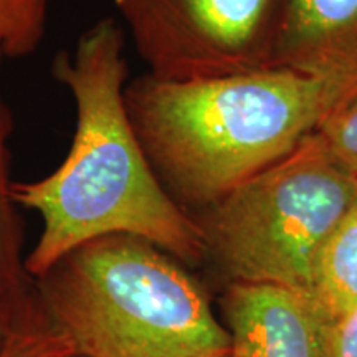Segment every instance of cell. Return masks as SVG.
Masks as SVG:
<instances>
[{"mask_svg":"<svg viewBox=\"0 0 357 357\" xmlns=\"http://www.w3.org/2000/svg\"><path fill=\"white\" fill-rule=\"evenodd\" d=\"M356 197L357 176L314 132L194 217L207 258L230 283L276 284L311 298L321 248Z\"/></svg>","mask_w":357,"mask_h":357,"instance_id":"obj_4","label":"cell"},{"mask_svg":"<svg viewBox=\"0 0 357 357\" xmlns=\"http://www.w3.org/2000/svg\"><path fill=\"white\" fill-rule=\"evenodd\" d=\"M38 300V298H37ZM75 347L43 311L40 301L20 321L0 357H75Z\"/></svg>","mask_w":357,"mask_h":357,"instance_id":"obj_11","label":"cell"},{"mask_svg":"<svg viewBox=\"0 0 357 357\" xmlns=\"http://www.w3.org/2000/svg\"><path fill=\"white\" fill-rule=\"evenodd\" d=\"M3 58L0 56V68ZM15 116L8 105L0 79V291H22L33 287L26 273L24 227L19 205L13 199L12 136Z\"/></svg>","mask_w":357,"mask_h":357,"instance_id":"obj_9","label":"cell"},{"mask_svg":"<svg viewBox=\"0 0 357 357\" xmlns=\"http://www.w3.org/2000/svg\"><path fill=\"white\" fill-rule=\"evenodd\" d=\"M78 357H230L229 329L184 263L131 235L88 242L33 280Z\"/></svg>","mask_w":357,"mask_h":357,"instance_id":"obj_3","label":"cell"},{"mask_svg":"<svg viewBox=\"0 0 357 357\" xmlns=\"http://www.w3.org/2000/svg\"><path fill=\"white\" fill-rule=\"evenodd\" d=\"M75 357H78V356H75Z\"/></svg>","mask_w":357,"mask_h":357,"instance_id":"obj_15","label":"cell"},{"mask_svg":"<svg viewBox=\"0 0 357 357\" xmlns=\"http://www.w3.org/2000/svg\"><path fill=\"white\" fill-rule=\"evenodd\" d=\"M273 68L336 82L357 95V0H284Z\"/></svg>","mask_w":357,"mask_h":357,"instance_id":"obj_7","label":"cell"},{"mask_svg":"<svg viewBox=\"0 0 357 357\" xmlns=\"http://www.w3.org/2000/svg\"><path fill=\"white\" fill-rule=\"evenodd\" d=\"M50 0H0V56L35 53L47 32Z\"/></svg>","mask_w":357,"mask_h":357,"instance_id":"obj_10","label":"cell"},{"mask_svg":"<svg viewBox=\"0 0 357 357\" xmlns=\"http://www.w3.org/2000/svg\"><path fill=\"white\" fill-rule=\"evenodd\" d=\"M329 357H357V305L328 323Z\"/></svg>","mask_w":357,"mask_h":357,"instance_id":"obj_14","label":"cell"},{"mask_svg":"<svg viewBox=\"0 0 357 357\" xmlns=\"http://www.w3.org/2000/svg\"><path fill=\"white\" fill-rule=\"evenodd\" d=\"M124 96L155 176L192 215L283 159L357 98L287 68L185 82L146 73Z\"/></svg>","mask_w":357,"mask_h":357,"instance_id":"obj_2","label":"cell"},{"mask_svg":"<svg viewBox=\"0 0 357 357\" xmlns=\"http://www.w3.org/2000/svg\"><path fill=\"white\" fill-rule=\"evenodd\" d=\"M136 52L160 79L273 68L284 0H114Z\"/></svg>","mask_w":357,"mask_h":357,"instance_id":"obj_5","label":"cell"},{"mask_svg":"<svg viewBox=\"0 0 357 357\" xmlns=\"http://www.w3.org/2000/svg\"><path fill=\"white\" fill-rule=\"evenodd\" d=\"M35 288L22 291H0V356L6 351L20 321L37 305Z\"/></svg>","mask_w":357,"mask_h":357,"instance_id":"obj_13","label":"cell"},{"mask_svg":"<svg viewBox=\"0 0 357 357\" xmlns=\"http://www.w3.org/2000/svg\"><path fill=\"white\" fill-rule=\"evenodd\" d=\"M318 132L333 154L357 176V98L336 111Z\"/></svg>","mask_w":357,"mask_h":357,"instance_id":"obj_12","label":"cell"},{"mask_svg":"<svg viewBox=\"0 0 357 357\" xmlns=\"http://www.w3.org/2000/svg\"><path fill=\"white\" fill-rule=\"evenodd\" d=\"M311 298L328 323L357 305V197L321 248Z\"/></svg>","mask_w":357,"mask_h":357,"instance_id":"obj_8","label":"cell"},{"mask_svg":"<svg viewBox=\"0 0 357 357\" xmlns=\"http://www.w3.org/2000/svg\"><path fill=\"white\" fill-rule=\"evenodd\" d=\"M124 45L123 26L102 17L53 60V78L73 100L75 131L55 171L13 182L17 205L43 223L25 257L32 280L75 248L109 235L137 236L184 265L207 258L197 220L160 184L129 119Z\"/></svg>","mask_w":357,"mask_h":357,"instance_id":"obj_1","label":"cell"},{"mask_svg":"<svg viewBox=\"0 0 357 357\" xmlns=\"http://www.w3.org/2000/svg\"><path fill=\"white\" fill-rule=\"evenodd\" d=\"M223 312L230 357H329L328 319L307 294L231 281Z\"/></svg>","mask_w":357,"mask_h":357,"instance_id":"obj_6","label":"cell"}]
</instances>
